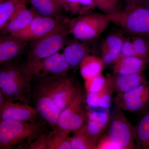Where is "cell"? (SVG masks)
Here are the masks:
<instances>
[{
    "mask_svg": "<svg viewBox=\"0 0 149 149\" xmlns=\"http://www.w3.org/2000/svg\"><path fill=\"white\" fill-rule=\"evenodd\" d=\"M34 78L24 64L10 62L1 64L0 89L6 100L29 104Z\"/></svg>",
    "mask_w": 149,
    "mask_h": 149,
    "instance_id": "1",
    "label": "cell"
},
{
    "mask_svg": "<svg viewBox=\"0 0 149 149\" xmlns=\"http://www.w3.org/2000/svg\"><path fill=\"white\" fill-rule=\"evenodd\" d=\"M46 124L45 121H0V149H11L15 146L26 148L45 133Z\"/></svg>",
    "mask_w": 149,
    "mask_h": 149,
    "instance_id": "2",
    "label": "cell"
},
{
    "mask_svg": "<svg viewBox=\"0 0 149 149\" xmlns=\"http://www.w3.org/2000/svg\"><path fill=\"white\" fill-rule=\"evenodd\" d=\"M108 17L128 35L149 38L148 7L140 4L125 6L121 12Z\"/></svg>",
    "mask_w": 149,
    "mask_h": 149,
    "instance_id": "3",
    "label": "cell"
},
{
    "mask_svg": "<svg viewBox=\"0 0 149 149\" xmlns=\"http://www.w3.org/2000/svg\"><path fill=\"white\" fill-rule=\"evenodd\" d=\"M37 78L38 85L50 97L61 111L72 103L82 91L78 84L67 75H49Z\"/></svg>",
    "mask_w": 149,
    "mask_h": 149,
    "instance_id": "4",
    "label": "cell"
},
{
    "mask_svg": "<svg viewBox=\"0 0 149 149\" xmlns=\"http://www.w3.org/2000/svg\"><path fill=\"white\" fill-rule=\"evenodd\" d=\"M69 34L65 19L50 32L33 41L26 62L40 61L58 52L67 43Z\"/></svg>",
    "mask_w": 149,
    "mask_h": 149,
    "instance_id": "5",
    "label": "cell"
},
{
    "mask_svg": "<svg viewBox=\"0 0 149 149\" xmlns=\"http://www.w3.org/2000/svg\"><path fill=\"white\" fill-rule=\"evenodd\" d=\"M69 34L77 40L88 41L98 37L111 22L108 16L103 13H91L66 19Z\"/></svg>",
    "mask_w": 149,
    "mask_h": 149,
    "instance_id": "6",
    "label": "cell"
},
{
    "mask_svg": "<svg viewBox=\"0 0 149 149\" xmlns=\"http://www.w3.org/2000/svg\"><path fill=\"white\" fill-rule=\"evenodd\" d=\"M102 137L110 141L116 149H133L136 147L135 126L130 124L122 110L117 108L110 116L107 128Z\"/></svg>",
    "mask_w": 149,
    "mask_h": 149,
    "instance_id": "7",
    "label": "cell"
},
{
    "mask_svg": "<svg viewBox=\"0 0 149 149\" xmlns=\"http://www.w3.org/2000/svg\"><path fill=\"white\" fill-rule=\"evenodd\" d=\"M85 101V97L81 91L74 101L61 112L55 128L70 135L83 127L88 115L84 107Z\"/></svg>",
    "mask_w": 149,
    "mask_h": 149,
    "instance_id": "8",
    "label": "cell"
},
{
    "mask_svg": "<svg viewBox=\"0 0 149 149\" xmlns=\"http://www.w3.org/2000/svg\"><path fill=\"white\" fill-rule=\"evenodd\" d=\"M27 72L34 77L49 76H65L71 68L67 63L63 54L57 53L34 62L24 63Z\"/></svg>",
    "mask_w": 149,
    "mask_h": 149,
    "instance_id": "9",
    "label": "cell"
},
{
    "mask_svg": "<svg viewBox=\"0 0 149 149\" xmlns=\"http://www.w3.org/2000/svg\"><path fill=\"white\" fill-rule=\"evenodd\" d=\"M116 108L130 112H143L149 108V82L132 91L117 94L114 100Z\"/></svg>",
    "mask_w": 149,
    "mask_h": 149,
    "instance_id": "10",
    "label": "cell"
},
{
    "mask_svg": "<svg viewBox=\"0 0 149 149\" xmlns=\"http://www.w3.org/2000/svg\"><path fill=\"white\" fill-rule=\"evenodd\" d=\"M63 20L61 17L38 14L26 28L11 35L24 42H33L50 32Z\"/></svg>",
    "mask_w": 149,
    "mask_h": 149,
    "instance_id": "11",
    "label": "cell"
},
{
    "mask_svg": "<svg viewBox=\"0 0 149 149\" xmlns=\"http://www.w3.org/2000/svg\"><path fill=\"white\" fill-rule=\"evenodd\" d=\"M38 113L29 104L6 100L0 105V121L39 122Z\"/></svg>",
    "mask_w": 149,
    "mask_h": 149,
    "instance_id": "12",
    "label": "cell"
},
{
    "mask_svg": "<svg viewBox=\"0 0 149 149\" xmlns=\"http://www.w3.org/2000/svg\"><path fill=\"white\" fill-rule=\"evenodd\" d=\"M31 98H33L34 107L40 117L53 129L56 125L61 111L56 105L52 99L39 85L32 91Z\"/></svg>",
    "mask_w": 149,
    "mask_h": 149,
    "instance_id": "13",
    "label": "cell"
},
{
    "mask_svg": "<svg viewBox=\"0 0 149 149\" xmlns=\"http://www.w3.org/2000/svg\"><path fill=\"white\" fill-rule=\"evenodd\" d=\"M110 118L109 109L88 112L87 120L82 130L96 144L105 133Z\"/></svg>",
    "mask_w": 149,
    "mask_h": 149,
    "instance_id": "14",
    "label": "cell"
},
{
    "mask_svg": "<svg viewBox=\"0 0 149 149\" xmlns=\"http://www.w3.org/2000/svg\"><path fill=\"white\" fill-rule=\"evenodd\" d=\"M27 43L11 34L2 35L0 38L1 64L11 62L18 57Z\"/></svg>",
    "mask_w": 149,
    "mask_h": 149,
    "instance_id": "15",
    "label": "cell"
},
{
    "mask_svg": "<svg viewBox=\"0 0 149 149\" xmlns=\"http://www.w3.org/2000/svg\"><path fill=\"white\" fill-rule=\"evenodd\" d=\"M38 14L34 8H27L26 4L24 5L1 29V34H12L22 30Z\"/></svg>",
    "mask_w": 149,
    "mask_h": 149,
    "instance_id": "16",
    "label": "cell"
},
{
    "mask_svg": "<svg viewBox=\"0 0 149 149\" xmlns=\"http://www.w3.org/2000/svg\"><path fill=\"white\" fill-rule=\"evenodd\" d=\"M124 37L119 33L108 36L102 44V58L105 65L113 64L119 58Z\"/></svg>",
    "mask_w": 149,
    "mask_h": 149,
    "instance_id": "17",
    "label": "cell"
},
{
    "mask_svg": "<svg viewBox=\"0 0 149 149\" xmlns=\"http://www.w3.org/2000/svg\"><path fill=\"white\" fill-rule=\"evenodd\" d=\"M111 76L115 92L117 94L132 91L148 81L143 72L126 74H116L113 72L111 73Z\"/></svg>",
    "mask_w": 149,
    "mask_h": 149,
    "instance_id": "18",
    "label": "cell"
},
{
    "mask_svg": "<svg viewBox=\"0 0 149 149\" xmlns=\"http://www.w3.org/2000/svg\"><path fill=\"white\" fill-rule=\"evenodd\" d=\"M113 72L126 74L143 72L149 65L147 60L136 56L120 57L113 64Z\"/></svg>",
    "mask_w": 149,
    "mask_h": 149,
    "instance_id": "19",
    "label": "cell"
},
{
    "mask_svg": "<svg viewBox=\"0 0 149 149\" xmlns=\"http://www.w3.org/2000/svg\"><path fill=\"white\" fill-rule=\"evenodd\" d=\"M90 47L87 44L74 40L67 45L62 54L72 68L80 65L85 57L90 54Z\"/></svg>",
    "mask_w": 149,
    "mask_h": 149,
    "instance_id": "20",
    "label": "cell"
},
{
    "mask_svg": "<svg viewBox=\"0 0 149 149\" xmlns=\"http://www.w3.org/2000/svg\"><path fill=\"white\" fill-rule=\"evenodd\" d=\"M104 65L101 57L88 54L79 65L80 74L84 80L94 77L102 73Z\"/></svg>",
    "mask_w": 149,
    "mask_h": 149,
    "instance_id": "21",
    "label": "cell"
},
{
    "mask_svg": "<svg viewBox=\"0 0 149 149\" xmlns=\"http://www.w3.org/2000/svg\"><path fill=\"white\" fill-rule=\"evenodd\" d=\"M135 148L149 149V108L143 112L135 126Z\"/></svg>",
    "mask_w": 149,
    "mask_h": 149,
    "instance_id": "22",
    "label": "cell"
},
{
    "mask_svg": "<svg viewBox=\"0 0 149 149\" xmlns=\"http://www.w3.org/2000/svg\"><path fill=\"white\" fill-rule=\"evenodd\" d=\"M63 9L72 15L81 16L96 8L94 0H61Z\"/></svg>",
    "mask_w": 149,
    "mask_h": 149,
    "instance_id": "23",
    "label": "cell"
},
{
    "mask_svg": "<svg viewBox=\"0 0 149 149\" xmlns=\"http://www.w3.org/2000/svg\"><path fill=\"white\" fill-rule=\"evenodd\" d=\"M35 9L40 15L59 17L63 9L61 0H29Z\"/></svg>",
    "mask_w": 149,
    "mask_h": 149,
    "instance_id": "24",
    "label": "cell"
},
{
    "mask_svg": "<svg viewBox=\"0 0 149 149\" xmlns=\"http://www.w3.org/2000/svg\"><path fill=\"white\" fill-rule=\"evenodd\" d=\"M25 4V0H5L0 3V30Z\"/></svg>",
    "mask_w": 149,
    "mask_h": 149,
    "instance_id": "25",
    "label": "cell"
},
{
    "mask_svg": "<svg viewBox=\"0 0 149 149\" xmlns=\"http://www.w3.org/2000/svg\"><path fill=\"white\" fill-rule=\"evenodd\" d=\"M69 135L56 128L53 129L47 134V149H72Z\"/></svg>",
    "mask_w": 149,
    "mask_h": 149,
    "instance_id": "26",
    "label": "cell"
},
{
    "mask_svg": "<svg viewBox=\"0 0 149 149\" xmlns=\"http://www.w3.org/2000/svg\"><path fill=\"white\" fill-rule=\"evenodd\" d=\"M72 149H96L97 144L84 132L82 128L74 131L70 137Z\"/></svg>",
    "mask_w": 149,
    "mask_h": 149,
    "instance_id": "27",
    "label": "cell"
},
{
    "mask_svg": "<svg viewBox=\"0 0 149 149\" xmlns=\"http://www.w3.org/2000/svg\"><path fill=\"white\" fill-rule=\"evenodd\" d=\"M106 81L103 90L99 93L100 100L99 107L100 109H109L111 106L113 95L114 93V87L112 79L111 73L106 76Z\"/></svg>",
    "mask_w": 149,
    "mask_h": 149,
    "instance_id": "28",
    "label": "cell"
},
{
    "mask_svg": "<svg viewBox=\"0 0 149 149\" xmlns=\"http://www.w3.org/2000/svg\"><path fill=\"white\" fill-rule=\"evenodd\" d=\"M96 8L108 16L120 12L123 10V0H94Z\"/></svg>",
    "mask_w": 149,
    "mask_h": 149,
    "instance_id": "29",
    "label": "cell"
},
{
    "mask_svg": "<svg viewBox=\"0 0 149 149\" xmlns=\"http://www.w3.org/2000/svg\"><path fill=\"white\" fill-rule=\"evenodd\" d=\"M135 56L149 62V38L141 36H131Z\"/></svg>",
    "mask_w": 149,
    "mask_h": 149,
    "instance_id": "30",
    "label": "cell"
},
{
    "mask_svg": "<svg viewBox=\"0 0 149 149\" xmlns=\"http://www.w3.org/2000/svg\"><path fill=\"white\" fill-rule=\"evenodd\" d=\"M106 78L102 73L85 80V88L87 93H100L105 85Z\"/></svg>",
    "mask_w": 149,
    "mask_h": 149,
    "instance_id": "31",
    "label": "cell"
},
{
    "mask_svg": "<svg viewBox=\"0 0 149 149\" xmlns=\"http://www.w3.org/2000/svg\"><path fill=\"white\" fill-rule=\"evenodd\" d=\"M131 56H135L131 36L129 37H124L119 57Z\"/></svg>",
    "mask_w": 149,
    "mask_h": 149,
    "instance_id": "32",
    "label": "cell"
},
{
    "mask_svg": "<svg viewBox=\"0 0 149 149\" xmlns=\"http://www.w3.org/2000/svg\"><path fill=\"white\" fill-rule=\"evenodd\" d=\"M47 134L44 133L37 140L33 141L27 146L25 149H47Z\"/></svg>",
    "mask_w": 149,
    "mask_h": 149,
    "instance_id": "33",
    "label": "cell"
},
{
    "mask_svg": "<svg viewBox=\"0 0 149 149\" xmlns=\"http://www.w3.org/2000/svg\"><path fill=\"white\" fill-rule=\"evenodd\" d=\"M100 100L99 93H87L85 97V102L88 107L93 108H99Z\"/></svg>",
    "mask_w": 149,
    "mask_h": 149,
    "instance_id": "34",
    "label": "cell"
},
{
    "mask_svg": "<svg viewBox=\"0 0 149 149\" xmlns=\"http://www.w3.org/2000/svg\"><path fill=\"white\" fill-rule=\"evenodd\" d=\"M125 3V6L136 4L139 3L140 0H123Z\"/></svg>",
    "mask_w": 149,
    "mask_h": 149,
    "instance_id": "35",
    "label": "cell"
},
{
    "mask_svg": "<svg viewBox=\"0 0 149 149\" xmlns=\"http://www.w3.org/2000/svg\"><path fill=\"white\" fill-rule=\"evenodd\" d=\"M137 4H140L149 7V0H140Z\"/></svg>",
    "mask_w": 149,
    "mask_h": 149,
    "instance_id": "36",
    "label": "cell"
},
{
    "mask_svg": "<svg viewBox=\"0 0 149 149\" xmlns=\"http://www.w3.org/2000/svg\"><path fill=\"white\" fill-rule=\"evenodd\" d=\"M1 1V2L3 1H5V0H0Z\"/></svg>",
    "mask_w": 149,
    "mask_h": 149,
    "instance_id": "37",
    "label": "cell"
}]
</instances>
